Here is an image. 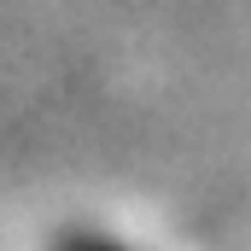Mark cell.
I'll list each match as a JSON object with an SVG mask.
<instances>
[{"label":"cell","instance_id":"1","mask_svg":"<svg viewBox=\"0 0 251 251\" xmlns=\"http://www.w3.org/2000/svg\"><path fill=\"white\" fill-rule=\"evenodd\" d=\"M59 251H123V246H111L100 234H70V240H59Z\"/></svg>","mask_w":251,"mask_h":251}]
</instances>
